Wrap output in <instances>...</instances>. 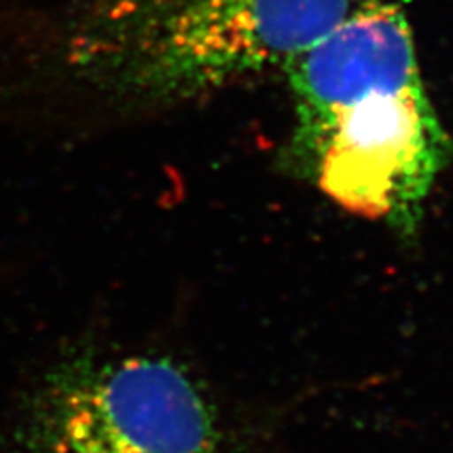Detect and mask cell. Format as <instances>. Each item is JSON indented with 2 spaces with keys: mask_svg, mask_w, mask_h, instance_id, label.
Here are the masks:
<instances>
[{
  "mask_svg": "<svg viewBox=\"0 0 453 453\" xmlns=\"http://www.w3.org/2000/svg\"><path fill=\"white\" fill-rule=\"evenodd\" d=\"M366 0H98L59 42L66 76L121 106H170L281 73Z\"/></svg>",
  "mask_w": 453,
  "mask_h": 453,
  "instance_id": "1",
  "label": "cell"
},
{
  "mask_svg": "<svg viewBox=\"0 0 453 453\" xmlns=\"http://www.w3.org/2000/svg\"><path fill=\"white\" fill-rule=\"evenodd\" d=\"M16 453H242L214 395L151 353L63 365L35 396Z\"/></svg>",
  "mask_w": 453,
  "mask_h": 453,
  "instance_id": "2",
  "label": "cell"
},
{
  "mask_svg": "<svg viewBox=\"0 0 453 453\" xmlns=\"http://www.w3.org/2000/svg\"><path fill=\"white\" fill-rule=\"evenodd\" d=\"M288 150L333 201L406 236L451 157L423 80L363 93Z\"/></svg>",
  "mask_w": 453,
  "mask_h": 453,
  "instance_id": "3",
  "label": "cell"
},
{
  "mask_svg": "<svg viewBox=\"0 0 453 453\" xmlns=\"http://www.w3.org/2000/svg\"><path fill=\"white\" fill-rule=\"evenodd\" d=\"M304 138L366 91L421 80L414 35L393 0H366L281 70Z\"/></svg>",
  "mask_w": 453,
  "mask_h": 453,
  "instance_id": "4",
  "label": "cell"
}]
</instances>
